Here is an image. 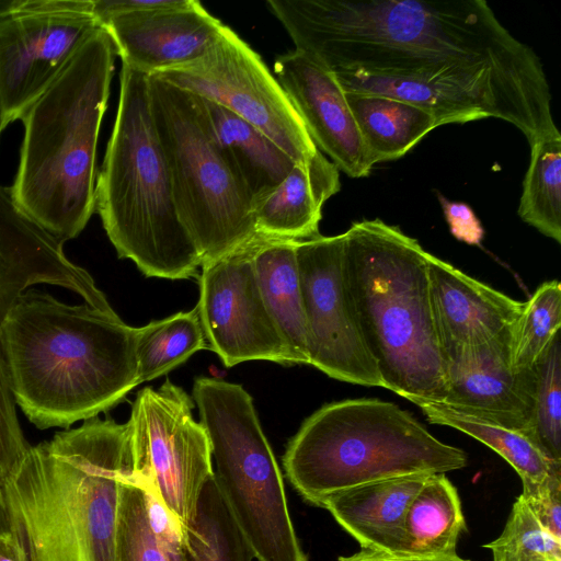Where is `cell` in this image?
Wrapping results in <instances>:
<instances>
[{
    "label": "cell",
    "mask_w": 561,
    "mask_h": 561,
    "mask_svg": "<svg viewBox=\"0 0 561 561\" xmlns=\"http://www.w3.org/2000/svg\"><path fill=\"white\" fill-rule=\"evenodd\" d=\"M535 394L526 436L550 460L561 463V343L557 333L534 365Z\"/></svg>",
    "instance_id": "cell-32"
},
{
    "label": "cell",
    "mask_w": 561,
    "mask_h": 561,
    "mask_svg": "<svg viewBox=\"0 0 561 561\" xmlns=\"http://www.w3.org/2000/svg\"><path fill=\"white\" fill-rule=\"evenodd\" d=\"M136 328L116 312L21 294L0 327V369L39 430L105 413L138 385Z\"/></svg>",
    "instance_id": "cell-2"
},
{
    "label": "cell",
    "mask_w": 561,
    "mask_h": 561,
    "mask_svg": "<svg viewBox=\"0 0 561 561\" xmlns=\"http://www.w3.org/2000/svg\"><path fill=\"white\" fill-rule=\"evenodd\" d=\"M370 161L401 158L440 126L430 111L379 94L344 92Z\"/></svg>",
    "instance_id": "cell-25"
},
{
    "label": "cell",
    "mask_w": 561,
    "mask_h": 561,
    "mask_svg": "<svg viewBox=\"0 0 561 561\" xmlns=\"http://www.w3.org/2000/svg\"><path fill=\"white\" fill-rule=\"evenodd\" d=\"M25 0H0V16L21 10Z\"/></svg>",
    "instance_id": "cell-37"
},
{
    "label": "cell",
    "mask_w": 561,
    "mask_h": 561,
    "mask_svg": "<svg viewBox=\"0 0 561 561\" xmlns=\"http://www.w3.org/2000/svg\"><path fill=\"white\" fill-rule=\"evenodd\" d=\"M257 233L229 254L201 265L196 305L207 348L227 367L249 360L294 365L262 297L252 255Z\"/></svg>",
    "instance_id": "cell-15"
},
{
    "label": "cell",
    "mask_w": 561,
    "mask_h": 561,
    "mask_svg": "<svg viewBox=\"0 0 561 561\" xmlns=\"http://www.w3.org/2000/svg\"><path fill=\"white\" fill-rule=\"evenodd\" d=\"M148 85L180 220L202 264L215 261L256 236L252 202L194 95L152 75Z\"/></svg>",
    "instance_id": "cell-9"
},
{
    "label": "cell",
    "mask_w": 561,
    "mask_h": 561,
    "mask_svg": "<svg viewBox=\"0 0 561 561\" xmlns=\"http://www.w3.org/2000/svg\"><path fill=\"white\" fill-rule=\"evenodd\" d=\"M518 215L539 232L561 243V135L530 144Z\"/></svg>",
    "instance_id": "cell-28"
},
{
    "label": "cell",
    "mask_w": 561,
    "mask_h": 561,
    "mask_svg": "<svg viewBox=\"0 0 561 561\" xmlns=\"http://www.w3.org/2000/svg\"><path fill=\"white\" fill-rule=\"evenodd\" d=\"M274 72L316 147L346 175L368 176L374 164L334 75L296 49L275 59Z\"/></svg>",
    "instance_id": "cell-18"
},
{
    "label": "cell",
    "mask_w": 561,
    "mask_h": 561,
    "mask_svg": "<svg viewBox=\"0 0 561 561\" xmlns=\"http://www.w3.org/2000/svg\"><path fill=\"white\" fill-rule=\"evenodd\" d=\"M8 533L5 505L3 499V484L0 482V536Z\"/></svg>",
    "instance_id": "cell-39"
},
{
    "label": "cell",
    "mask_w": 561,
    "mask_h": 561,
    "mask_svg": "<svg viewBox=\"0 0 561 561\" xmlns=\"http://www.w3.org/2000/svg\"><path fill=\"white\" fill-rule=\"evenodd\" d=\"M298 494L321 507L332 493L413 473H446L467 465L466 453L434 437L399 405L347 399L323 405L301 424L283 457Z\"/></svg>",
    "instance_id": "cell-7"
},
{
    "label": "cell",
    "mask_w": 561,
    "mask_h": 561,
    "mask_svg": "<svg viewBox=\"0 0 561 561\" xmlns=\"http://www.w3.org/2000/svg\"><path fill=\"white\" fill-rule=\"evenodd\" d=\"M207 348L196 306L136 328L138 385L165 375Z\"/></svg>",
    "instance_id": "cell-29"
},
{
    "label": "cell",
    "mask_w": 561,
    "mask_h": 561,
    "mask_svg": "<svg viewBox=\"0 0 561 561\" xmlns=\"http://www.w3.org/2000/svg\"><path fill=\"white\" fill-rule=\"evenodd\" d=\"M115 561H190L183 529L133 473L119 489Z\"/></svg>",
    "instance_id": "cell-23"
},
{
    "label": "cell",
    "mask_w": 561,
    "mask_h": 561,
    "mask_svg": "<svg viewBox=\"0 0 561 561\" xmlns=\"http://www.w3.org/2000/svg\"><path fill=\"white\" fill-rule=\"evenodd\" d=\"M152 76L222 105L296 163L311 161L319 151L261 56L227 25L201 57Z\"/></svg>",
    "instance_id": "cell-11"
},
{
    "label": "cell",
    "mask_w": 561,
    "mask_h": 561,
    "mask_svg": "<svg viewBox=\"0 0 561 561\" xmlns=\"http://www.w3.org/2000/svg\"><path fill=\"white\" fill-rule=\"evenodd\" d=\"M484 547L492 550L493 561H561V540L541 526L522 495L501 536Z\"/></svg>",
    "instance_id": "cell-33"
},
{
    "label": "cell",
    "mask_w": 561,
    "mask_h": 561,
    "mask_svg": "<svg viewBox=\"0 0 561 561\" xmlns=\"http://www.w3.org/2000/svg\"><path fill=\"white\" fill-rule=\"evenodd\" d=\"M347 285L383 388L442 403L445 363L433 317L427 255L417 240L376 218L343 233Z\"/></svg>",
    "instance_id": "cell-5"
},
{
    "label": "cell",
    "mask_w": 561,
    "mask_h": 561,
    "mask_svg": "<svg viewBox=\"0 0 561 561\" xmlns=\"http://www.w3.org/2000/svg\"><path fill=\"white\" fill-rule=\"evenodd\" d=\"M430 474L398 476L348 488L327 496L321 507L363 551L401 556L407 510Z\"/></svg>",
    "instance_id": "cell-20"
},
{
    "label": "cell",
    "mask_w": 561,
    "mask_h": 561,
    "mask_svg": "<svg viewBox=\"0 0 561 561\" xmlns=\"http://www.w3.org/2000/svg\"><path fill=\"white\" fill-rule=\"evenodd\" d=\"M510 339L445 352L446 391L442 403L461 414L526 435L533 417L535 370L512 367Z\"/></svg>",
    "instance_id": "cell-16"
},
{
    "label": "cell",
    "mask_w": 561,
    "mask_h": 561,
    "mask_svg": "<svg viewBox=\"0 0 561 561\" xmlns=\"http://www.w3.org/2000/svg\"><path fill=\"white\" fill-rule=\"evenodd\" d=\"M296 255L309 365L340 381L383 388L347 285L343 233L296 241Z\"/></svg>",
    "instance_id": "cell-14"
},
{
    "label": "cell",
    "mask_w": 561,
    "mask_h": 561,
    "mask_svg": "<svg viewBox=\"0 0 561 561\" xmlns=\"http://www.w3.org/2000/svg\"><path fill=\"white\" fill-rule=\"evenodd\" d=\"M193 95L224 158L254 206L288 175L296 162L264 133L231 111Z\"/></svg>",
    "instance_id": "cell-22"
},
{
    "label": "cell",
    "mask_w": 561,
    "mask_h": 561,
    "mask_svg": "<svg viewBox=\"0 0 561 561\" xmlns=\"http://www.w3.org/2000/svg\"><path fill=\"white\" fill-rule=\"evenodd\" d=\"M427 271L433 317L443 354L511 336L524 301L477 280L430 252Z\"/></svg>",
    "instance_id": "cell-19"
},
{
    "label": "cell",
    "mask_w": 561,
    "mask_h": 561,
    "mask_svg": "<svg viewBox=\"0 0 561 561\" xmlns=\"http://www.w3.org/2000/svg\"><path fill=\"white\" fill-rule=\"evenodd\" d=\"M194 402L167 379L145 387L126 422L133 476L149 489L182 529L195 518L203 489L214 474L211 446L193 417Z\"/></svg>",
    "instance_id": "cell-10"
},
{
    "label": "cell",
    "mask_w": 561,
    "mask_h": 561,
    "mask_svg": "<svg viewBox=\"0 0 561 561\" xmlns=\"http://www.w3.org/2000/svg\"><path fill=\"white\" fill-rule=\"evenodd\" d=\"M341 188L339 169L319 150L253 206L255 231L272 239L304 241L320 236L323 204Z\"/></svg>",
    "instance_id": "cell-21"
},
{
    "label": "cell",
    "mask_w": 561,
    "mask_h": 561,
    "mask_svg": "<svg viewBox=\"0 0 561 561\" xmlns=\"http://www.w3.org/2000/svg\"><path fill=\"white\" fill-rule=\"evenodd\" d=\"M541 526L561 540V471L537 483H523L520 494Z\"/></svg>",
    "instance_id": "cell-34"
},
{
    "label": "cell",
    "mask_w": 561,
    "mask_h": 561,
    "mask_svg": "<svg viewBox=\"0 0 561 561\" xmlns=\"http://www.w3.org/2000/svg\"><path fill=\"white\" fill-rule=\"evenodd\" d=\"M193 399L210 442L216 483L254 559L308 561L252 397L239 383L198 377Z\"/></svg>",
    "instance_id": "cell-8"
},
{
    "label": "cell",
    "mask_w": 561,
    "mask_h": 561,
    "mask_svg": "<svg viewBox=\"0 0 561 561\" xmlns=\"http://www.w3.org/2000/svg\"><path fill=\"white\" fill-rule=\"evenodd\" d=\"M252 261L262 297L294 365H309L296 241L257 233Z\"/></svg>",
    "instance_id": "cell-24"
},
{
    "label": "cell",
    "mask_w": 561,
    "mask_h": 561,
    "mask_svg": "<svg viewBox=\"0 0 561 561\" xmlns=\"http://www.w3.org/2000/svg\"><path fill=\"white\" fill-rule=\"evenodd\" d=\"M466 529L458 492L445 473H432L413 496L405 513L401 556H457Z\"/></svg>",
    "instance_id": "cell-26"
},
{
    "label": "cell",
    "mask_w": 561,
    "mask_h": 561,
    "mask_svg": "<svg viewBox=\"0 0 561 561\" xmlns=\"http://www.w3.org/2000/svg\"><path fill=\"white\" fill-rule=\"evenodd\" d=\"M561 327V285L541 284L527 301L511 330V364L516 370H529Z\"/></svg>",
    "instance_id": "cell-31"
},
{
    "label": "cell",
    "mask_w": 561,
    "mask_h": 561,
    "mask_svg": "<svg viewBox=\"0 0 561 561\" xmlns=\"http://www.w3.org/2000/svg\"><path fill=\"white\" fill-rule=\"evenodd\" d=\"M443 213L451 234L470 245H479L484 237V229L473 209L461 202H453L438 195Z\"/></svg>",
    "instance_id": "cell-35"
},
{
    "label": "cell",
    "mask_w": 561,
    "mask_h": 561,
    "mask_svg": "<svg viewBox=\"0 0 561 561\" xmlns=\"http://www.w3.org/2000/svg\"><path fill=\"white\" fill-rule=\"evenodd\" d=\"M411 402L430 423L456 428L493 449L515 469L523 483L541 482L561 471V463L547 458L522 432L461 414L439 402L421 399Z\"/></svg>",
    "instance_id": "cell-27"
},
{
    "label": "cell",
    "mask_w": 561,
    "mask_h": 561,
    "mask_svg": "<svg viewBox=\"0 0 561 561\" xmlns=\"http://www.w3.org/2000/svg\"><path fill=\"white\" fill-rule=\"evenodd\" d=\"M117 53L99 27L21 121L24 137L11 188L18 206L61 243L95 211L96 151Z\"/></svg>",
    "instance_id": "cell-4"
},
{
    "label": "cell",
    "mask_w": 561,
    "mask_h": 561,
    "mask_svg": "<svg viewBox=\"0 0 561 561\" xmlns=\"http://www.w3.org/2000/svg\"><path fill=\"white\" fill-rule=\"evenodd\" d=\"M95 210L118 257L147 277L197 276L201 255L182 225L151 114L148 75L122 64L119 101L95 187Z\"/></svg>",
    "instance_id": "cell-6"
},
{
    "label": "cell",
    "mask_w": 561,
    "mask_h": 561,
    "mask_svg": "<svg viewBox=\"0 0 561 561\" xmlns=\"http://www.w3.org/2000/svg\"><path fill=\"white\" fill-rule=\"evenodd\" d=\"M3 129H4V127H3L1 118H0V136H1V133H2Z\"/></svg>",
    "instance_id": "cell-40"
},
{
    "label": "cell",
    "mask_w": 561,
    "mask_h": 561,
    "mask_svg": "<svg viewBox=\"0 0 561 561\" xmlns=\"http://www.w3.org/2000/svg\"><path fill=\"white\" fill-rule=\"evenodd\" d=\"M49 284L81 296L85 304L114 312L88 271L71 262L62 243L22 210L11 188L0 185V327L15 299L30 286ZM0 369V482L14 471L30 444Z\"/></svg>",
    "instance_id": "cell-12"
},
{
    "label": "cell",
    "mask_w": 561,
    "mask_h": 561,
    "mask_svg": "<svg viewBox=\"0 0 561 561\" xmlns=\"http://www.w3.org/2000/svg\"><path fill=\"white\" fill-rule=\"evenodd\" d=\"M131 473L128 425L112 419L30 446L3 485L15 561H115L119 489Z\"/></svg>",
    "instance_id": "cell-3"
},
{
    "label": "cell",
    "mask_w": 561,
    "mask_h": 561,
    "mask_svg": "<svg viewBox=\"0 0 561 561\" xmlns=\"http://www.w3.org/2000/svg\"><path fill=\"white\" fill-rule=\"evenodd\" d=\"M190 561H253L214 474L201 494L193 522L183 529Z\"/></svg>",
    "instance_id": "cell-30"
},
{
    "label": "cell",
    "mask_w": 561,
    "mask_h": 561,
    "mask_svg": "<svg viewBox=\"0 0 561 561\" xmlns=\"http://www.w3.org/2000/svg\"><path fill=\"white\" fill-rule=\"evenodd\" d=\"M295 49L344 92L433 113L440 126L494 117L529 145L559 131L543 65L483 0H267Z\"/></svg>",
    "instance_id": "cell-1"
},
{
    "label": "cell",
    "mask_w": 561,
    "mask_h": 561,
    "mask_svg": "<svg viewBox=\"0 0 561 561\" xmlns=\"http://www.w3.org/2000/svg\"><path fill=\"white\" fill-rule=\"evenodd\" d=\"M337 561H469L461 559L458 556L453 557H436V558H414L403 556H392L386 553H375L360 550L359 552L348 556L340 557Z\"/></svg>",
    "instance_id": "cell-36"
},
{
    "label": "cell",
    "mask_w": 561,
    "mask_h": 561,
    "mask_svg": "<svg viewBox=\"0 0 561 561\" xmlns=\"http://www.w3.org/2000/svg\"><path fill=\"white\" fill-rule=\"evenodd\" d=\"M224 25L196 0H151L101 23L122 64L148 76L201 57Z\"/></svg>",
    "instance_id": "cell-17"
},
{
    "label": "cell",
    "mask_w": 561,
    "mask_h": 561,
    "mask_svg": "<svg viewBox=\"0 0 561 561\" xmlns=\"http://www.w3.org/2000/svg\"><path fill=\"white\" fill-rule=\"evenodd\" d=\"M99 27L92 0H25L0 16V118L21 119Z\"/></svg>",
    "instance_id": "cell-13"
},
{
    "label": "cell",
    "mask_w": 561,
    "mask_h": 561,
    "mask_svg": "<svg viewBox=\"0 0 561 561\" xmlns=\"http://www.w3.org/2000/svg\"><path fill=\"white\" fill-rule=\"evenodd\" d=\"M0 561H15L7 534L0 536Z\"/></svg>",
    "instance_id": "cell-38"
}]
</instances>
